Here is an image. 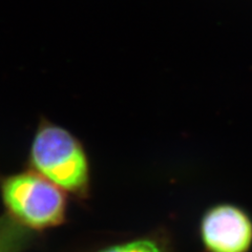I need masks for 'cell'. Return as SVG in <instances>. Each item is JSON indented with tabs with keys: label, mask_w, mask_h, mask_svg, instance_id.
Masks as SVG:
<instances>
[{
	"label": "cell",
	"mask_w": 252,
	"mask_h": 252,
	"mask_svg": "<svg viewBox=\"0 0 252 252\" xmlns=\"http://www.w3.org/2000/svg\"><path fill=\"white\" fill-rule=\"evenodd\" d=\"M28 168L80 201L91 193V161L83 142L64 126L41 116L28 152Z\"/></svg>",
	"instance_id": "6da1fadb"
},
{
	"label": "cell",
	"mask_w": 252,
	"mask_h": 252,
	"mask_svg": "<svg viewBox=\"0 0 252 252\" xmlns=\"http://www.w3.org/2000/svg\"><path fill=\"white\" fill-rule=\"evenodd\" d=\"M66 194L30 168L0 175V199L6 217L29 231H43L64 223Z\"/></svg>",
	"instance_id": "7a4b0ae2"
},
{
	"label": "cell",
	"mask_w": 252,
	"mask_h": 252,
	"mask_svg": "<svg viewBox=\"0 0 252 252\" xmlns=\"http://www.w3.org/2000/svg\"><path fill=\"white\" fill-rule=\"evenodd\" d=\"M198 231L204 252L252 250V216L240 205H211L202 214Z\"/></svg>",
	"instance_id": "3957f363"
},
{
	"label": "cell",
	"mask_w": 252,
	"mask_h": 252,
	"mask_svg": "<svg viewBox=\"0 0 252 252\" xmlns=\"http://www.w3.org/2000/svg\"><path fill=\"white\" fill-rule=\"evenodd\" d=\"M96 252H175V243L166 228H157L145 234L110 244Z\"/></svg>",
	"instance_id": "277c9868"
},
{
	"label": "cell",
	"mask_w": 252,
	"mask_h": 252,
	"mask_svg": "<svg viewBox=\"0 0 252 252\" xmlns=\"http://www.w3.org/2000/svg\"><path fill=\"white\" fill-rule=\"evenodd\" d=\"M31 232L6 216L0 218V252H21L30 244Z\"/></svg>",
	"instance_id": "5b68a950"
}]
</instances>
